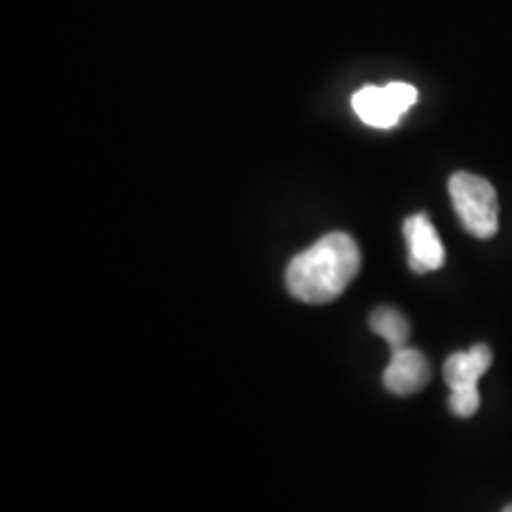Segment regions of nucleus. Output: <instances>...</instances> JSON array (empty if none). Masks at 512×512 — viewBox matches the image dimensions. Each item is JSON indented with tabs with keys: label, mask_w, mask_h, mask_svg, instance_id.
<instances>
[{
	"label": "nucleus",
	"mask_w": 512,
	"mask_h": 512,
	"mask_svg": "<svg viewBox=\"0 0 512 512\" xmlns=\"http://www.w3.org/2000/svg\"><path fill=\"white\" fill-rule=\"evenodd\" d=\"M361 271V249L347 233H328L287 264L285 285L304 304H330Z\"/></svg>",
	"instance_id": "1"
},
{
	"label": "nucleus",
	"mask_w": 512,
	"mask_h": 512,
	"mask_svg": "<svg viewBox=\"0 0 512 512\" xmlns=\"http://www.w3.org/2000/svg\"><path fill=\"white\" fill-rule=\"evenodd\" d=\"M453 209L470 235L479 240H491L498 233V195L486 178L456 171L448 181Z\"/></svg>",
	"instance_id": "2"
},
{
	"label": "nucleus",
	"mask_w": 512,
	"mask_h": 512,
	"mask_svg": "<svg viewBox=\"0 0 512 512\" xmlns=\"http://www.w3.org/2000/svg\"><path fill=\"white\" fill-rule=\"evenodd\" d=\"M494 354L486 344H475L470 351H456L446 358L444 380L451 389V413L458 418H472L479 411V377L491 368Z\"/></svg>",
	"instance_id": "3"
},
{
	"label": "nucleus",
	"mask_w": 512,
	"mask_h": 512,
	"mask_svg": "<svg viewBox=\"0 0 512 512\" xmlns=\"http://www.w3.org/2000/svg\"><path fill=\"white\" fill-rule=\"evenodd\" d=\"M418 102V91L411 83L392 81L387 86H366L354 93L351 107L358 114L363 124L373 128H394L403 117Z\"/></svg>",
	"instance_id": "4"
},
{
	"label": "nucleus",
	"mask_w": 512,
	"mask_h": 512,
	"mask_svg": "<svg viewBox=\"0 0 512 512\" xmlns=\"http://www.w3.org/2000/svg\"><path fill=\"white\" fill-rule=\"evenodd\" d=\"M403 238L408 245V266L413 273L439 271L444 266L446 252L441 245L437 228L427 214H413L403 221Z\"/></svg>",
	"instance_id": "5"
},
{
	"label": "nucleus",
	"mask_w": 512,
	"mask_h": 512,
	"mask_svg": "<svg viewBox=\"0 0 512 512\" xmlns=\"http://www.w3.org/2000/svg\"><path fill=\"white\" fill-rule=\"evenodd\" d=\"M432 380V368L427 356L413 347L394 351L389 366L382 373V384L396 396H413L422 392Z\"/></svg>",
	"instance_id": "6"
},
{
	"label": "nucleus",
	"mask_w": 512,
	"mask_h": 512,
	"mask_svg": "<svg viewBox=\"0 0 512 512\" xmlns=\"http://www.w3.org/2000/svg\"><path fill=\"white\" fill-rule=\"evenodd\" d=\"M370 330L375 335H380L384 342L389 344V349L399 351L403 347H408V339H411V325H408L406 316L394 306H380L370 313Z\"/></svg>",
	"instance_id": "7"
},
{
	"label": "nucleus",
	"mask_w": 512,
	"mask_h": 512,
	"mask_svg": "<svg viewBox=\"0 0 512 512\" xmlns=\"http://www.w3.org/2000/svg\"><path fill=\"white\" fill-rule=\"evenodd\" d=\"M503 512H512V503H510V505H505Z\"/></svg>",
	"instance_id": "8"
}]
</instances>
